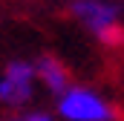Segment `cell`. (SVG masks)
<instances>
[{"label":"cell","instance_id":"1","mask_svg":"<svg viewBox=\"0 0 124 121\" xmlns=\"http://www.w3.org/2000/svg\"><path fill=\"white\" fill-rule=\"evenodd\" d=\"M72 15L95 32V38L107 46H116L124 40L118 26V6L107 0H72Z\"/></svg>","mask_w":124,"mask_h":121},{"label":"cell","instance_id":"3","mask_svg":"<svg viewBox=\"0 0 124 121\" xmlns=\"http://www.w3.org/2000/svg\"><path fill=\"white\" fill-rule=\"evenodd\" d=\"M35 92V63L12 60L6 63L0 75V104L6 107H23Z\"/></svg>","mask_w":124,"mask_h":121},{"label":"cell","instance_id":"2","mask_svg":"<svg viewBox=\"0 0 124 121\" xmlns=\"http://www.w3.org/2000/svg\"><path fill=\"white\" fill-rule=\"evenodd\" d=\"M58 113L66 121H113L116 110L87 87H69L58 95Z\"/></svg>","mask_w":124,"mask_h":121},{"label":"cell","instance_id":"5","mask_svg":"<svg viewBox=\"0 0 124 121\" xmlns=\"http://www.w3.org/2000/svg\"><path fill=\"white\" fill-rule=\"evenodd\" d=\"M6 121H55L49 113H29V115H15V118H6Z\"/></svg>","mask_w":124,"mask_h":121},{"label":"cell","instance_id":"4","mask_svg":"<svg viewBox=\"0 0 124 121\" xmlns=\"http://www.w3.org/2000/svg\"><path fill=\"white\" fill-rule=\"evenodd\" d=\"M35 78H40L46 84V90L58 92V95L63 90H69V72H66V66H63L61 60L52 58V55H43L35 63Z\"/></svg>","mask_w":124,"mask_h":121}]
</instances>
